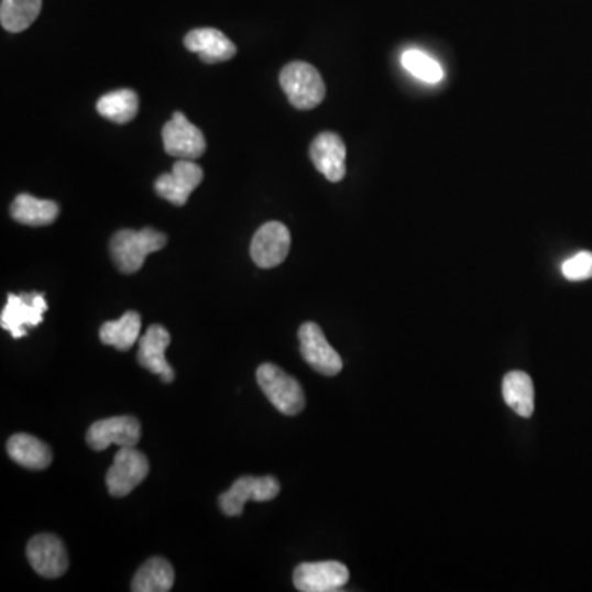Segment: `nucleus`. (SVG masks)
<instances>
[{
	"label": "nucleus",
	"instance_id": "obj_16",
	"mask_svg": "<svg viewBox=\"0 0 592 592\" xmlns=\"http://www.w3.org/2000/svg\"><path fill=\"white\" fill-rule=\"evenodd\" d=\"M185 46L189 52L196 53L201 62L208 65L229 62L234 58V43L218 29H196L185 36Z\"/></svg>",
	"mask_w": 592,
	"mask_h": 592
},
{
	"label": "nucleus",
	"instance_id": "obj_8",
	"mask_svg": "<svg viewBox=\"0 0 592 592\" xmlns=\"http://www.w3.org/2000/svg\"><path fill=\"white\" fill-rule=\"evenodd\" d=\"M292 235L287 226L272 221L262 226L254 234L251 257L261 268H275L284 264L290 252Z\"/></svg>",
	"mask_w": 592,
	"mask_h": 592
},
{
	"label": "nucleus",
	"instance_id": "obj_13",
	"mask_svg": "<svg viewBox=\"0 0 592 592\" xmlns=\"http://www.w3.org/2000/svg\"><path fill=\"white\" fill-rule=\"evenodd\" d=\"M142 430L138 418L112 417L96 421L86 435V443L95 451H105L111 445L138 446Z\"/></svg>",
	"mask_w": 592,
	"mask_h": 592
},
{
	"label": "nucleus",
	"instance_id": "obj_10",
	"mask_svg": "<svg viewBox=\"0 0 592 592\" xmlns=\"http://www.w3.org/2000/svg\"><path fill=\"white\" fill-rule=\"evenodd\" d=\"M205 178V172L191 160H178L172 173H163L156 178L155 191L160 198L175 206H185L191 193Z\"/></svg>",
	"mask_w": 592,
	"mask_h": 592
},
{
	"label": "nucleus",
	"instance_id": "obj_15",
	"mask_svg": "<svg viewBox=\"0 0 592 592\" xmlns=\"http://www.w3.org/2000/svg\"><path fill=\"white\" fill-rule=\"evenodd\" d=\"M313 165L328 182L338 183L346 176V145L335 132H322L309 147Z\"/></svg>",
	"mask_w": 592,
	"mask_h": 592
},
{
	"label": "nucleus",
	"instance_id": "obj_9",
	"mask_svg": "<svg viewBox=\"0 0 592 592\" xmlns=\"http://www.w3.org/2000/svg\"><path fill=\"white\" fill-rule=\"evenodd\" d=\"M162 139L165 152L178 160H196L206 152L205 135L183 112L176 111L163 125Z\"/></svg>",
	"mask_w": 592,
	"mask_h": 592
},
{
	"label": "nucleus",
	"instance_id": "obj_20",
	"mask_svg": "<svg viewBox=\"0 0 592 592\" xmlns=\"http://www.w3.org/2000/svg\"><path fill=\"white\" fill-rule=\"evenodd\" d=\"M142 318L138 311H128L116 321L102 325L99 331L102 344L112 346L118 351H129L141 336Z\"/></svg>",
	"mask_w": 592,
	"mask_h": 592
},
{
	"label": "nucleus",
	"instance_id": "obj_23",
	"mask_svg": "<svg viewBox=\"0 0 592 592\" xmlns=\"http://www.w3.org/2000/svg\"><path fill=\"white\" fill-rule=\"evenodd\" d=\"M42 12V0H2L0 23L10 33L29 29Z\"/></svg>",
	"mask_w": 592,
	"mask_h": 592
},
{
	"label": "nucleus",
	"instance_id": "obj_6",
	"mask_svg": "<svg viewBox=\"0 0 592 592\" xmlns=\"http://www.w3.org/2000/svg\"><path fill=\"white\" fill-rule=\"evenodd\" d=\"M46 309L48 303L42 294H9L0 315V326L10 331L13 339L23 338L26 328H36L43 321Z\"/></svg>",
	"mask_w": 592,
	"mask_h": 592
},
{
	"label": "nucleus",
	"instance_id": "obj_12",
	"mask_svg": "<svg viewBox=\"0 0 592 592\" xmlns=\"http://www.w3.org/2000/svg\"><path fill=\"white\" fill-rule=\"evenodd\" d=\"M349 570L339 561L302 563L296 567L294 584L302 592H336L348 584Z\"/></svg>",
	"mask_w": 592,
	"mask_h": 592
},
{
	"label": "nucleus",
	"instance_id": "obj_11",
	"mask_svg": "<svg viewBox=\"0 0 592 592\" xmlns=\"http://www.w3.org/2000/svg\"><path fill=\"white\" fill-rule=\"evenodd\" d=\"M26 558L30 567L40 577L55 580L68 571L69 560L65 545L52 534H42L33 537L26 547Z\"/></svg>",
	"mask_w": 592,
	"mask_h": 592
},
{
	"label": "nucleus",
	"instance_id": "obj_3",
	"mask_svg": "<svg viewBox=\"0 0 592 592\" xmlns=\"http://www.w3.org/2000/svg\"><path fill=\"white\" fill-rule=\"evenodd\" d=\"M257 382L265 397L281 414L294 417L305 408V394L296 379L282 371L275 364H262L257 369Z\"/></svg>",
	"mask_w": 592,
	"mask_h": 592
},
{
	"label": "nucleus",
	"instance_id": "obj_21",
	"mask_svg": "<svg viewBox=\"0 0 592 592\" xmlns=\"http://www.w3.org/2000/svg\"><path fill=\"white\" fill-rule=\"evenodd\" d=\"M175 584V571L163 558H150L132 581L134 592H168Z\"/></svg>",
	"mask_w": 592,
	"mask_h": 592
},
{
	"label": "nucleus",
	"instance_id": "obj_24",
	"mask_svg": "<svg viewBox=\"0 0 592 592\" xmlns=\"http://www.w3.org/2000/svg\"><path fill=\"white\" fill-rule=\"evenodd\" d=\"M402 65L415 78L430 83V85H437L445 78V72L440 63L428 56L427 53L420 52V50H407L402 55Z\"/></svg>",
	"mask_w": 592,
	"mask_h": 592
},
{
	"label": "nucleus",
	"instance_id": "obj_7",
	"mask_svg": "<svg viewBox=\"0 0 592 592\" xmlns=\"http://www.w3.org/2000/svg\"><path fill=\"white\" fill-rule=\"evenodd\" d=\"M299 352L306 364L321 375H338L342 371L341 355L329 344L325 332L316 322L302 325L298 332Z\"/></svg>",
	"mask_w": 592,
	"mask_h": 592
},
{
	"label": "nucleus",
	"instance_id": "obj_19",
	"mask_svg": "<svg viewBox=\"0 0 592 592\" xmlns=\"http://www.w3.org/2000/svg\"><path fill=\"white\" fill-rule=\"evenodd\" d=\"M502 395L505 404L524 418H530L535 412V387L531 377L522 371L508 372L502 382Z\"/></svg>",
	"mask_w": 592,
	"mask_h": 592
},
{
	"label": "nucleus",
	"instance_id": "obj_2",
	"mask_svg": "<svg viewBox=\"0 0 592 592\" xmlns=\"http://www.w3.org/2000/svg\"><path fill=\"white\" fill-rule=\"evenodd\" d=\"M281 86L290 105L299 111H309L325 101V81L318 69L309 63H288L282 69Z\"/></svg>",
	"mask_w": 592,
	"mask_h": 592
},
{
	"label": "nucleus",
	"instance_id": "obj_5",
	"mask_svg": "<svg viewBox=\"0 0 592 592\" xmlns=\"http://www.w3.org/2000/svg\"><path fill=\"white\" fill-rule=\"evenodd\" d=\"M278 494H281V484L272 475H265V478L244 475L238 479L229 491L221 494L219 507L228 517H239L249 501L271 502Z\"/></svg>",
	"mask_w": 592,
	"mask_h": 592
},
{
	"label": "nucleus",
	"instance_id": "obj_4",
	"mask_svg": "<svg viewBox=\"0 0 592 592\" xmlns=\"http://www.w3.org/2000/svg\"><path fill=\"white\" fill-rule=\"evenodd\" d=\"M149 471V459L144 452L135 449V446H121L106 475L109 494L112 497H125L145 481Z\"/></svg>",
	"mask_w": 592,
	"mask_h": 592
},
{
	"label": "nucleus",
	"instance_id": "obj_1",
	"mask_svg": "<svg viewBox=\"0 0 592 592\" xmlns=\"http://www.w3.org/2000/svg\"><path fill=\"white\" fill-rule=\"evenodd\" d=\"M166 242H168L166 235L152 228H145L142 231L122 229L112 235L109 249L119 271L129 275L141 271L145 259L153 252L162 251Z\"/></svg>",
	"mask_w": 592,
	"mask_h": 592
},
{
	"label": "nucleus",
	"instance_id": "obj_22",
	"mask_svg": "<svg viewBox=\"0 0 592 592\" xmlns=\"http://www.w3.org/2000/svg\"><path fill=\"white\" fill-rule=\"evenodd\" d=\"M99 114L116 124H129L139 112V96L132 89L108 92L96 105Z\"/></svg>",
	"mask_w": 592,
	"mask_h": 592
},
{
	"label": "nucleus",
	"instance_id": "obj_14",
	"mask_svg": "<svg viewBox=\"0 0 592 592\" xmlns=\"http://www.w3.org/2000/svg\"><path fill=\"white\" fill-rule=\"evenodd\" d=\"M169 341H172V336H169L168 329L160 325L150 326L147 332L139 339V364L152 374L160 375L165 384H172L175 381V371L169 368L165 358Z\"/></svg>",
	"mask_w": 592,
	"mask_h": 592
},
{
	"label": "nucleus",
	"instance_id": "obj_17",
	"mask_svg": "<svg viewBox=\"0 0 592 592\" xmlns=\"http://www.w3.org/2000/svg\"><path fill=\"white\" fill-rule=\"evenodd\" d=\"M59 215V206L52 199H40L32 195H19L10 206V216L20 224L42 228L52 224Z\"/></svg>",
	"mask_w": 592,
	"mask_h": 592
},
{
	"label": "nucleus",
	"instance_id": "obj_18",
	"mask_svg": "<svg viewBox=\"0 0 592 592\" xmlns=\"http://www.w3.org/2000/svg\"><path fill=\"white\" fill-rule=\"evenodd\" d=\"M7 452L17 464L33 471H43L52 464V449L32 435H13L7 441Z\"/></svg>",
	"mask_w": 592,
	"mask_h": 592
},
{
	"label": "nucleus",
	"instance_id": "obj_25",
	"mask_svg": "<svg viewBox=\"0 0 592 592\" xmlns=\"http://www.w3.org/2000/svg\"><path fill=\"white\" fill-rule=\"evenodd\" d=\"M561 272H563L564 278H568L570 282H581L592 278V252H580V254L568 259L561 265Z\"/></svg>",
	"mask_w": 592,
	"mask_h": 592
}]
</instances>
